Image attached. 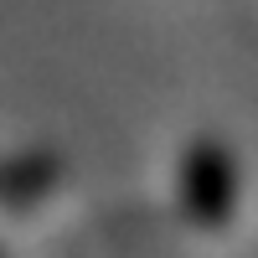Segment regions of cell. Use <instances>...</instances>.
Instances as JSON below:
<instances>
[{"mask_svg": "<svg viewBox=\"0 0 258 258\" xmlns=\"http://www.w3.org/2000/svg\"><path fill=\"white\" fill-rule=\"evenodd\" d=\"M197 207H202V217H217V212L232 207V170L222 155H202L197 160Z\"/></svg>", "mask_w": 258, "mask_h": 258, "instance_id": "1", "label": "cell"}]
</instances>
